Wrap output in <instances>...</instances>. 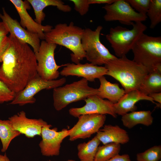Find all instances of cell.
I'll use <instances>...</instances> for the list:
<instances>
[{"label": "cell", "instance_id": "cell-11", "mask_svg": "<svg viewBox=\"0 0 161 161\" xmlns=\"http://www.w3.org/2000/svg\"><path fill=\"white\" fill-rule=\"evenodd\" d=\"M78 118V122L70 129V141L90 137L104 126L106 119V115L95 114L82 115Z\"/></svg>", "mask_w": 161, "mask_h": 161}, {"label": "cell", "instance_id": "cell-3", "mask_svg": "<svg viewBox=\"0 0 161 161\" xmlns=\"http://www.w3.org/2000/svg\"><path fill=\"white\" fill-rule=\"evenodd\" d=\"M84 29L75 26L73 22L69 24L59 23L50 31L45 33L44 40L47 42L63 46L72 52V61L75 64L86 58V53L81 44Z\"/></svg>", "mask_w": 161, "mask_h": 161}, {"label": "cell", "instance_id": "cell-21", "mask_svg": "<svg viewBox=\"0 0 161 161\" xmlns=\"http://www.w3.org/2000/svg\"><path fill=\"white\" fill-rule=\"evenodd\" d=\"M100 86L97 95L100 98L106 99L115 104L117 103L125 93L124 90L120 88L118 84L108 81L104 76L99 78Z\"/></svg>", "mask_w": 161, "mask_h": 161}, {"label": "cell", "instance_id": "cell-35", "mask_svg": "<svg viewBox=\"0 0 161 161\" xmlns=\"http://www.w3.org/2000/svg\"><path fill=\"white\" fill-rule=\"evenodd\" d=\"M148 96L151 97L154 101H155L161 104V92L151 93Z\"/></svg>", "mask_w": 161, "mask_h": 161}, {"label": "cell", "instance_id": "cell-24", "mask_svg": "<svg viewBox=\"0 0 161 161\" xmlns=\"http://www.w3.org/2000/svg\"><path fill=\"white\" fill-rule=\"evenodd\" d=\"M100 143L95 136L87 142L79 144L77 148L78 156L80 161H94Z\"/></svg>", "mask_w": 161, "mask_h": 161}, {"label": "cell", "instance_id": "cell-25", "mask_svg": "<svg viewBox=\"0 0 161 161\" xmlns=\"http://www.w3.org/2000/svg\"><path fill=\"white\" fill-rule=\"evenodd\" d=\"M21 134L13 129L9 120L0 119V139L2 144L1 151L5 152L12 140Z\"/></svg>", "mask_w": 161, "mask_h": 161}, {"label": "cell", "instance_id": "cell-38", "mask_svg": "<svg viewBox=\"0 0 161 161\" xmlns=\"http://www.w3.org/2000/svg\"><path fill=\"white\" fill-rule=\"evenodd\" d=\"M67 161H76L73 160H68Z\"/></svg>", "mask_w": 161, "mask_h": 161}, {"label": "cell", "instance_id": "cell-10", "mask_svg": "<svg viewBox=\"0 0 161 161\" xmlns=\"http://www.w3.org/2000/svg\"><path fill=\"white\" fill-rule=\"evenodd\" d=\"M102 8L106 11L103 18L106 21H117L124 24L132 25L133 22H142L147 18L146 15L137 12L126 0H116Z\"/></svg>", "mask_w": 161, "mask_h": 161}, {"label": "cell", "instance_id": "cell-19", "mask_svg": "<svg viewBox=\"0 0 161 161\" xmlns=\"http://www.w3.org/2000/svg\"><path fill=\"white\" fill-rule=\"evenodd\" d=\"M96 133L95 136L103 144L110 143L125 144L130 138L127 131L117 125H106Z\"/></svg>", "mask_w": 161, "mask_h": 161}, {"label": "cell", "instance_id": "cell-2", "mask_svg": "<svg viewBox=\"0 0 161 161\" xmlns=\"http://www.w3.org/2000/svg\"><path fill=\"white\" fill-rule=\"evenodd\" d=\"M107 70L106 75L118 81L125 93L139 90L148 72L146 68L126 55L109 61L105 65Z\"/></svg>", "mask_w": 161, "mask_h": 161}, {"label": "cell", "instance_id": "cell-7", "mask_svg": "<svg viewBox=\"0 0 161 161\" xmlns=\"http://www.w3.org/2000/svg\"><path fill=\"white\" fill-rule=\"evenodd\" d=\"M103 28L101 25L98 26L94 30L86 28L81 40L82 47L86 53L85 58L95 65H105L109 61L117 58L100 41V35Z\"/></svg>", "mask_w": 161, "mask_h": 161}, {"label": "cell", "instance_id": "cell-30", "mask_svg": "<svg viewBox=\"0 0 161 161\" xmlns=\"http://www.w3.org/2000/svg\"><path fill=\"white\" fill-rule=\"evenodd\" d=\"M15 94V93L0 80V104L11 102L14 99Z\"/></svg>", "mask_w": 161, "mask_h": 161}, {"label": "cell", "instance_id": "cell-34", "mask_svg": "<svg viewBox=\"0 0 161 161\" xmlns=\"http://www.w3.org/2000/svg\"><path fill=\"white\" fill-rule=\"evenodd\" d=\"M115 1L116 0H88L90 5L92 4H110Z\"/></svg>", "mask_w": 161, "mask_h": 161}, {"label": "cell", "instance_id": "cell-39", "mask_svg": "<svg viewBox=\"0 0 161 161\" xmlns=\"http://www.w3.org/2000/svg\"><path fill=\"white\" fill-rule=\"evenodd\" d=\"M159 161H161V160H160Z\"/></svg>", "mask_w": 161, "mask_h": 161}, {"label": "cell", "instance_id": "cell-22", "mask_svg": "<svg viewBox=\"0 0 161 161\" xmlns=\"http://www.w3.org/2000/svg\"><path fill=\"white\" fill-rule=\"evenodd\" d=\"M122 116L121 120L123 125L129 129L139 124L148 126L152 124L153 121L151 112L149 110L134 111Z\"/></svg>", "mask_w": 161, "mask_h": 161}, {"label": "cell", "instance_id": "cell-9", "mask_svg": "<svg viewBox=\"0 0 161 161\" xmlns=\"http://www.w3.org/2000/svg\"><path fill=\"white\" fill-rule=\"evenodd\" d=\"M66 81L65 78L57 80H46L38 75L28 83L22 90L15 93L14 99L10 104L22 106L27 104L34 103L36 101L35 95L43 89H53L61 86Z\"/></svg>", "mask_w": 161, "mask_h": 161}, {"label": "cell", "instance_id": "cell-6", "mask_svg": "<svg viewBox=\"0 0 161 161\" xmlns=\"http://www.w3.org/2000/svg\"><path fill=\"white\" fill-rule=\"evenodd\" d=\"M131 29L120 26L111 27L106 35L116 56L122 57L131 50L137 39L146 30V26L142 22H134Z\"/></svg>", "mask_w": 161, "mask_h": 161}, {"label": "cell", "instance_id": "cell-14", "mask_svg": "<svg viewBox=\"0 0 161 161\" xmlns=\"http://www.w3.org/2000/svg\"><path fill=\"white\" fill-rule=\"evenodd\" d=\"M0 18L10 34L30 45L34 53L38 51L41 42L38 34L30 32L23 27L16 20L9 15L4 8H2V14L0 13Z\"/></svg>", "mask_w": 161, "mask_h": 161}, {"label": "cell", "instance_id": "cell-8", "mask_svg": "<svg viewBox=\"0 0 161 161\" xmlns=\"http://www.w3.org/2000/svg\"><path fill=\"white\" fill-rule=\"evenodd\" d=\"M57 46L43 40L38 51L35 53L37 62V74L45 80H56L60 75L58 69L66 65V64L58 65L56 63L54 52Z\"/></svg>", "mask_w": 161, "mask_h": 161}, {"label": "cell", "instance_id": "cell-23", "mask_svg": "<svg viewBox=\"0 0 161 161\" xmlns=\"http://www.w3.org/2000/svg\"><path fill=\"white\" fill-rule=\"evenodd\" d=\"M139 90L145 95L161 92V68L148 73Z\"/></svg>", "mask_w": 161, "mask_h": 161}, {"label": "cell", "instance_id": "cell-18", "mask_svg": "<svg viewBox=\"0 0 161 161\" xmlns=\"http://www.w3.org/2000/svg\"><path fill=\"white\" fill-rule=\"evenodd\" d=\"M143 100L157 104L149 96L138 90H133L125 93L117 103L114 104L115 112L117 115L122 116L129 112L136 111L137 109L136 104Z\"/></svg>", "mask_w": 161, "mask_h": 161}, {"label": "cell", "instance_id": "cell-33", "mask_svg": "<svg viewBox=\"0 0 161 161\" xmlns=\"http://www.w3.org/2000/svg\"><path fill=\"white\" fill-rule=\"evenodd\" d=\"M108 161H131L129 155L127 154H119L112 157Z\"/></svg>", "mask_w": 161, "mask_h": 161}, {"label": "cell", "instance_id": "cell-15", "mask_svg": "<svg viewBox=\"0 0 161 161\" xmlns=\"http://www.w3.org/2000/svg\"><path fill=\"white\" fill-rule=\"evenodd\" d=\"M13 128L29 138L41 136L42 128L48 124L42 119L27 117L25 112L21 111L9 118Z\"/></svg>", "mask_w": 161, "mask_h": 161}, {"label": "cell", "instance_id": "cell-28", "mask_svg": "<svg viewBox=\"0 0 161 161\" xmlns=\"http://www.w3.org/2000/svg\"><path fill=\"white\" fill-rule=\"evenodd\" d=\"M161 159V146L154 145L136 155L137 161H159Z\"/></svg>", "mask_w": 161, "mask_h": 161}, {"label": "cell", "instance_id": "cell-20", "mask_svg": "<svg viewBox=\"0 0 161 161\" xmlns=\"http://www.w3.org/2000/svg\"><path fill=\"white\" fill-rule=\"evenodd\" d=\"M32 6L35 16V21L38 24H41L45 19V13L43 10L46 7L50 6L56 7L61 11L68 12L71 11L72 8L70 6L65 4L60 0H27Z\"/></svg>", "mask_w": 161, "mask_h": 161}, {"label": "cell", "instance_id": "cell-5", "mask_svg": "<svg viewBox=\"0 0 161 161\" xmlns=\"http://www.w3.org/2000/svg\"><path fill=\"white\" fill-rule=\"evenodd\" d=\"M88 81L82 78L77 81L54 89L53 98L55 109L61 111L71 103L97 95V89L90 87Z\"/></svg>", "mask_w": 161, "mask_h": 161}, {"label": "cell", "instance_id": "cell-1", "mask_svg": "<svg viewBox=\"0 0 161 161\" xmlns=\"http://www.w3.org/2000/svg\"><path fill=\"white\" fill-rule=\"evenodd\" d=\"M10 44L0 66V80L15 93L22 90L38 75L37 62L29 45L10 34Z\"/></svg>", "mask_w": 161, "mask_h": 161}, {"label": "cell", "instance_id": "cell-13", "mask_svg": "<svg viewBox=\"0 0 161 161\" xmlns=\"http://www.w3.org/2000/svg\"><path fill=\"white\" fill-rule=\"evenodd\" d=\"M86 104L79 108H72L69 110L71 116L78 117L80 115L88 114H109L116 118L117 114L114 112V104L109 101L104 100L94 95L89 96L84 100Z\"/></svg>", "mask_w": 161, "mask_h": 161}, {"label": "cell", "instance_id": "cell-16", "mask_svg": "<svg viewBox=\"0 0 161 161\" xmlns=\"http://www.w3.org/2000/svg\"><path fill=\"white\" fill-rule=\"evenodd\" d=\"M107 70L105 66L94 65L91 63L84 64L67 63L60 72L63 76H75L82 77L88 81L93 82L97 78L106 75Z\"/></svg>", "mask_w": 161, "mask_h": 161}, {"label": "cell", "instance_id": "cell-32", "mask_svg": "<svg viewBox=\"0 0 161 161\" xmlns=\"http://www.w3.org/2000/svg\"><path fill=\"white\" fill-rule=\"evenodd\" d=\"M10 39L7 35L0 37V63L2 62L3 56L9 47Z\"/></svg>", "mask_w": 161, "mask_h": 161}, {"label": "cell", "instance_id": "cell-26", "mask_svg": "<svg viewBox=\"0 0 161 161\" xmlns=\"http://www.w3.org/2000/svg\"><path fill=\"white\" fill-rule=\"evenodd\" d=\"M120 149V144L115 143H108L99 146L94 161H108L119 154Z\"/></svg>", "mask_w": 161, "mask_h": 161}, {"label": "cell", "instance_id": "cell-17", "mask_svg": "<svg viewBox=\"0 0 161 161\" xmlns=\"http://www.w3.org/2000/svg\"><path fill=\"white\" fill-rule=\"evenodd\" d=\"M10 1L15 7L19 15L21 26L30 32L38 34L40 39L44 40L45 33L50 31L53 28L52 26L39 24L32 18L27 11V9H30V3L27 0H10Z\"/></svg>", "mask_w": 161, "mask_h": 161}, {"label": "cell", "instance_id": "cell-4", "mask_svg": "<svg viewBox=\"0 0 161 161\" xmlns=\"http://www.w3.org/2000/svg\"><path fill=\"white\" fill-rule=\"evenodd\" d=\"M133 60L145 67L148 73L161 68V37L149 36L144 33L131 49Z\"/></svg>", "mask_w": 161, "mask_h": 161}, {"label": "cell", "instance_id": "cell-27", "mask_svg": "<svg viewBox=\"0 0 161 161\" xmlns=\"http://www.w3.org/2000/svg\"><path fill=\"white\" fill-rule=\"evenodd\" d=\"M146 15L150 21V28L154 29L161 21V0H151Z\"/></svg>", "mask_w": 161, "mask_h": 161}, {"label": "cell", "instance_id": "cell-31", "mask_svg": "<svg viewBox=\"0 0 161 161\" xmlns=\"http://www.w3.org/2000/svg\"><path fill=\"white\" fill-rule=\"evenodd\" d=\"M74 5V9L81 16H83L88 12L89 5L88 0H70Z\"/></svg>", "mask_w": 161, "mask_h": 161}, {"label": "cell", "instance_id": "cell-36", "mask_svg": "<svg viewBox=\"0 0 161 161\" xmlns=\"http://www.w3.org/2000/svg\"><path fill=\"white\" fill-rule=\"evenodd\" d=\"M9 33L3 23L0 22V37L3 35H7Z\"/></svg>", "mask_w": 161, "mask_h": 161}, {"label": "cell", "instance_id": "cell-12", "mask_svg": "<svg viewBox=\"0 0 161 161\" xmlns=\"http://www.w3.org/2000/svg\"><path fill=\"white\" fill-rule=\"evenodd\" d=\"M52 126L48 124L42 128V140L39 144L42 154L47 157L59 155L61 144L70 132V129H64L58 131L57 128L51 129Z\"/></svg>", "mask_w": 161, "mask_h": 161}, {"label": "cell", "instance_id": "cell-37", "mask_svg": "<svg viewBox=\"0 0 161 161\" xmlns=\"http://www.w3.org/2000/svg\"><path fill=\"white\" fill-rule=\"evenodd\" d=\"M0 161H10L6 153L4 155L0 154Z\"/></svg>", "mask_w": 161, "mask_h": 161}, {"label": "cell", "instance_id": "cell-29", "mask_svg": "<svg viewBox=\"0 0 161 161\" xmlns=\"http://www.w3.org/2000/svg\"><path fill=\"white\" fill-rule=\"evenodd\" d=\"M137 13L146 15L151 0H126Z\"/></svg>", "mask_w": 161, "mask_h": 161}]
</instances>
